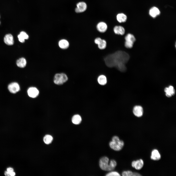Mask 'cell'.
Here are the masks:
<instances>
[{
	"mask_svg": "<svg viewBox=\"0 0 176 176\" xmlns=\"http://www.w3.org/2000/svg\"><path fill=\"white\" fill-rule=\"evenodd\" d=\"M109 160L106 156L102 157L100 159L99 162L100 168L102 170L106 171H111L113 169L109 164Z\"/></svg>",
	"mask_w": 176,
	"mask_h": 176,
	"instance_id": "3957f363",
	"label": "cell"
},
{
	"mask_svg": "<svg viewBox=\"0 0 176 176\" xmlns=\"http://www.w3.org/2000/svg\"><path fill=\"white\" fill-rule=\"evenodd\" d=\"M19 41L21 43H24L25 39H27L29 38V36L24 31L21 32L18 36Z\"/></svg>",
	"mask_w": 176,
	"mask_h": 176,
	"instance_id": "ac0fdd59",
	"label": "cell"
},
{
	"mask_svg": "<svg viewBox=\"0 0 176 176\" xmlns=\"http://www.w3.org/2000/svg\"><path fill=\"white\" fill-rule=\"evenodd\" d=\"M8 89L11 92L15 93L19 90L20 87L17 83L13 82L11 83L8 85Z\"/></svg>",
	"mask_w": 176,
	"mask_h": 176,
	"instance_id": "9c48e42d",
	"label": "cell"
},
{
	"mask_svg": "<svg viewBox=\"0 0 176 176\" xmlns=\"http://www.w3.org/2000/svg\"><path fill=\"white\" fill-rule=\"evenodd\" d=\"M144 162L142 159L133 161L131 163L132 166L136 169L139 170L141 169L143 166Z\"/></svg>",
	"mask_w": 176,
	"mask_h": 176,
	"instance_id": "ba28073f",
	"label": "cell"
},
{
	"mask_svg": "<svg viewBox=\"0 0 176 176\" xmlns=\"http://www.w3.org/2000/svg\"><path fill=\"white\" fill-rule=\"evenodd\" d=\"M4 43L8 45H12L14 44L13 37L10 34L6 35L4 37Z\"/></svg>",
	"mask_w": 176,
	"mask_h": 176,
	"instance_id": "9a60e30c",
	"label": "cell"
},
{
	"mask_svg": "<svg viewBox=\"0 0 176 176\" xmlns=\"http://www.w3.org/2000/svg\"><path fill=\"white\" fill-rule=\"evenodd\" d=\"M164 91L165 92L166 96L168 97H171L174 95L175 93V90L174 88L171 86H169L168 87L165 88Z\"/></svg>",
	"mask_w": 176,
	"mask_h": 176,
	"instance_id": "e0dca14e",
	"label": "cell"
},
{
	"mask_svg": "<svg viewBox=\"0 0 176 176\" xmlns=\"http://www.w3.org/2000/svg\"><path fill=\"white\" fill-rule=\"evenodd\" d=\"M114 33L116 34L123 35L125 32L124 28L121 26H116L113 28Z\"/></svg>",
	"mask_w": 176,
	"mask_h": 176,
	"instance_id": "2e32d148",
	"label": "cell"
},
{
	"mask_svg": "<svg viewBox=\"0 0 176 176\" xmlns=\"http://www.w3.org/2000/svg\"><path fill=\"white\" fill-rule=\"evenodd\" d=\"M129 58V55L127 53L118 50L107 55L104 60L108 67H115L121 72H124L126 70V64Z\"/></svg>",
	"mask_w": 176,
	"mask_h": 176,
	"instance_id": "6da1fadb",
	"label": "cell"
},
{
	"mask_svg": "<svg viewBox=\"0 0 176 176\" xmlns=\"http://www.w3.org/2000/svg\"><path fill=\"white\" fill-rule=\"evenodd\" d=\"M123 141L120 140L117 136H113L112 140L109 143V146L111 148L116 151L121 150L124 145Z\"/></svg>",
	"mask_w": 176,
	"mask_h": 176,
	"instance_id": "7a4b0ae2",
	"label": "cell"
},
{
	"mask_svg": "<svg viewBox=\"0 0 176 176\" xmlns=\"http://www.w3.org/2000/svg\"><path fill=\"white\" fill-rule=\"evenodd\" d=\"M53 139V137L51 135H46L44 137L43 140L44 143L46 144L50 143Z\"/></svg>",
	"mask_w": 176,
	"mask_h": 176,
	"instance_id": "cb8c5ba5",
	"label": "cell"
},
{
	"mask_svg": "<svg viewBox=\"0 0 176 176\" xmlns=\"http://www.w3.org/2000/svg\"><path fill=\"white\" fill-rule=\"evenodd\" d=\"M160 13V12L157 7H153L150 9L149 11V14L152 17L155 18L159 15Z\"/></svg>",
	"mask_w": 176,
	"mask_h": 176,
	"instance_id": "7c38bea8",
	"label": "cell"
},
{
	"mask_svg": "<svg viewBox=\"0 0 176 176\" xmlns=\"http://www.w3.org/2000/svg\"><path fill=\"white\" fill-rule=\"evenodd\" d=\"M59 47L62 49H66L68 47L69 44L68 42L65 39H62L60 40L58 43Z\"/></svg>",
	"mask_w": 176,
	"mask_h": 176,
	"instance_id": "ffe728a7",
	"label": "cell"
},
{
	"mask_svg": "<svg viewBox=\"0 0 176 176\" xmlns=\"http://www.w3.org/2000/svg\"><path fill=\"white\" fill-rule=\"evenodd\" d=\"M10 176H14L15 175V173L13 171L10 173Z\"/></svg>",
	"mask_w": 176,
	"mask_h": 176,
	"instance_id": "4dcf8cb0",
	"label": "cell"
},
{
	"mask_svg": "<svg viewBox=\"0 0 176 176\" xmlns=\"http://www.w3.org/2000/svg\"><path fill=\"white\" fill-rule=\"evenodd\" d=\"M27 93L30 97L32 98H35L38 95L39 91L36 88L31 87L28 89L27 91Z\"/></svg>",
	"mask_w": 176,
	"mask_h": 176,
	"instance_id": "8fae6325",
	"label": "cell"
},
{
	"mask_svg": "<svg viewBox=\"0 0 176 176\" xmlns=\"http://www.w3.org/2000/svg\"><path fill=\"white\" fill-rule=\"evenodd\" d=\"M150 158L151 159L154 160H159L161 158V155L159 151L157 149H155L152 150Z\"/></svg>",
	"mask_w": 176,
	"mask_h": 176,
	"instance_id": "5bb4252c",
	"label": "cell"
},
{
	"mask_svg": "<svg viewBox=\"0 0 176 176\" xmlns=\"http://www.w3.org/2000/svg\"><path fill=\"white\" fill-rule=\"evenodd\" d=\"M141 175L139 173L136 172H133L132 176H140Z\"/></svg>",
	"mask_w": 176,
	"mask_h": 176,
	"instance_id": "83f0119b",
	"label": "cell"
},
{
	"mask_svg": "<svg viewBox=\"0 0 176 176\" xmlns=\"http://www.w3.org/2000/svg\"><path fill=\"white\" fill-rule=\"evenodd\" d=\"M125 46L128 48H132L136 41V39L134 35L131 33H128L125 36Z\"/></svg>",
	"mask_w": 176,
	"mask_h": 176,
	"instance_id": "5b68a950",
	"label": "cell"
},
{
	"mask_svg": "<svg viewBox=\"0 0 176 176\" xmlns=\"http://www.w3.org/2000/svg\"><path fill=\"white\" fill-rule=\"evenodd\" d=\"M7 171L10 173L11 172L13 171V170L12 168L11 167H9L7 169Z\"/></svg>",
	"mask_w": 176,
	"mask_h": 176,
	"instance_id": "f1b7e54d",
	"label": "cell"
},
{
	"mask_svg": "<svg viewBox=\"0 0 176 176\" xmlns=\"http://www.w3.org/2000/svg\"><path fill=\"white\" fill-rule=\"evenodd\" d=\"M94 41V43L97 45L98 48L100 50H103L106 47L107 42L104 39H102L100 37H97L95 39Z\"/></svg>",
	"mask_w": 176,
	"mask_h": 176,
	"instance_id": "8992f818",
	"label": "cell"
},
{
	"mask_svg": "<svg viewBox=\"0 0 176 176\" xmlns=\"http://www.w3.org/2000/svg\"><path fill=\"white\" fill-rule=\"evenodd\" d=\"M5 176H10V173L9 172H8V171H5Z\"/></svg>",
	"mask_w": 176,
	"mask_h": 176,
	"instance_id": "f546056e",
	"label": "cell"
},
{
	"mask_svg": "<svg viewBox=\"0 0 176 176\" xmlns=\"http://www.w3.org/2000/svg\"><path fill=\"white\" fill-rule=\"evenodd\" d=\"M109 164L111 167L113 169L115 168L117 165L116 162L113 160H111L110 161Z\"/></svg>",
	"mask_w": 176,
	"mask_h": 176,
	"instance_id": "4316f807",
	"label": "cell"
},
{
	"mask_svg": "<svg viewBox=\"0 0 176 176\" xmlns=\"http://www.w3.org/2000/svg\"><path fill=\"white\" fill-rule=\"evenodd\" d=\"M117 21L120 23L124 22H126L127 19V16L123 13H119L116 16Z\"/></svg>",
	"mask_w": 176,
	"mask_h": 176,
	"instance_id": "d6986e66",
	"label": "cell"
},
{
	"mask_svg": "<svg viewBox=\"0 0 176 176\" xmlns=\"http://www.w3.org/2000/svg\"><path fill=\"white\" fill-rule=\"evenodd\" d=\"M97 80L99 83L100 85H104L107 83V79L105 76L101 75H99L98 77Z\"/></svg>",
	"mask_w": 176,
	"mask_h": 176,
	"instance_id": "44dd1931",
	"label": "cell"
},
{
	"mask_svg": "<svg viewBox=\"0 0 176 176\" xmlns=\"http://www.w3.org/2000/svg\"><path fill=\"white\" fill-rule=\"evenodd\" d=\"M26 59L22 57L18 59L16 61L17 66L20 68H24L26 66Z\"/></svg>",
	"mask_w": 176,
	"mask_h": 176,
	"instance_id": "7402d4cb",
	"label": "cell"
},
{
	"mask_svg": "<svg viewBox=\"0 0 176 176\" xmlns=\"http://www.w3.org/2000/svg\"><path fill=\"white\" fill-rule=\"evenodd\" d=\"M0 23H1V22H0Z\"/></svg>",
	"mask_w": 176,
	"mask_h": 176,
	"instance_id": "1f68e13d",
	"label": "cell"
},
{
	"mask_svg": "<svg viewBox=\"0 0 176 176\" xmlns=\"http://www.w3.org/2000/svg\"><path fill=\"white\" fill-rule=\"evenodd\" d=\"M106 176H119L121 175L119 173L117 172L112 171L108 173Z\"/></svg>",
	"mask_w": 176,
	"mask_h": 176,
	"instance_id": "484cf974",
	"label": "cell"
},
{
	"mask_svg": "<svg viewBox=\"0 0 176 176\" xmlns=\"http://www.w3.org/2000/svg\"><path fill=\"white\" fill-rule=\"evenodd\" d=\"M96 28L99 32L103 33L105 32L107 30L108 26L105 22H101L98 23L96 26Z\"/></svg>",
	"mask_w": 176,
	"mask_h": 176,
	"instance_id": "30bf717a",
	"label": "cell"
},
{
	"mask_svg": "<svg viewBox=\"0 0 176 176\" xmlns=\"http://www.w3.org/2000/svg\"><path fill=\"white\" fill-rule=\"evenodd\" d=\"M76 5L75 11L77 13L84 12L86 10L87 7L86 4L84 2H79Z\"/></svg>",
	"mask_w": 176,
	"mask_h": 176,
	"instance_id": "52a82bcc",
	"label": "cell"
},
{
	"mask_svg": "<svg viewBox=\"0 0 176 176\" xmlns=\"http://www.w3.org/2000/svg\"><path fill=\"white\" fill-rule=\"evenodd\" d=\"M68 80L66 75L63 73L56 74L54 77L55 83L58 85H61L66 82Z\"/></svg>",
	"mask_w": 176,
	"mask_h": 176,
	"instance_id": "277c9868",
	"label": "cell"
},
{
	"mask_svg": "<svg viewBox=\"0 0 176 176\" xmlns=\"http://www.w3.org/2000/svg\"><path fill=\"white\" fill-rule=\"evenodd\" d=\"M143 109L140 106H135L133 109V112L135 116L138 117L142 116L143 114Z\"/></svg>",
	"mask_w": 176,
	"mask_h": 176,
	"instance_id": "4fadbf2b",
	"label": "cell"
},
{
	"mask_svg": "<svg viewBox=\"0 0 176 176\" xmlns=\"http://www.w3.org/2000/svg\"><path fill=\"white\" fill-rule=\"evenodd\" d=\"M82 121V119L81 116L79 115L76 114L72 117V123L75 124L77 125L79 124Z\"/></svg>",
	"mask_w": 176,
	"mask_h": 176,
	"instance_id": "603a6c76",
	"label": "cell"
},
{
	"mask_svg": "<svg viewBox=\"0 0 176 176\" xmlns=\"http://www.w3.org/2000/svg\"><path fill=\"white\" fill-rule=\"evenodd\" d=\"M133 172L131 171H123L122 174L123 176H132Z\"/></svg>",
	"mask_w": 176,
	"mask_h": 176,
	"instance_id": "d4e9b609",
	"label": "cell"
}]
</instances>
